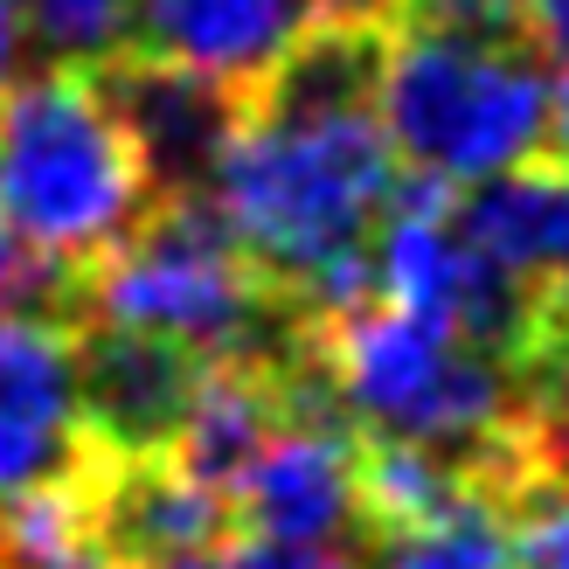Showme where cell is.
<instances>
[{
	"label": "cell",
	"instance_id": "cell-18",
	"mask_svg": "<svg viewBox=\"0 0 569 569\" xmlns=\"http://www.w3.org/2000/svg\"><path fill=\"white\" fill-rule=\"evenodd\" d=\"M542 160L569 167V70L549 83V126H542Z\"/></svg>",
	"mask_w": 569,
	"mask_h": 569
},
{
	"label": "cell",
	"instance_id": "cell-16",
	"mask_svg": "<svg viewBox=\"0 0 569 569\" xmlns=\"http://www.w3.org/2000/svg\"><path fill=\"white\" fill-rule=\"evenodd\" d=\"M528 42L535 56L569 70V0H528Z\"/></svg>",
	"mask_w": 569,
	"mask_h": 569
},
{
	"label": "cell",
	"instance_id": "cell-7",
	"mask_svg": "<svg viewBox=\"0 0 569 569\" xmlns=\"http://www.w3.org/2000/svg\"><path fill=\"white\" fill-rule=\"evenodd\" d=\"M355 445L361 431L348 417H292L230 487L237 528L284 542H361Z\"/></svg>",
	"mask_w": 569,
	"mask_h": 569
},
{
	"label": "cell",
	"instance_id": "cell-17",
	"mask_svg": "<svg viewBox=\"0 0 569 569\" xmlns=\"http://www.w3.org/2000/svg\"><path fill=\"white\" fill-rule=\"evenodd\" d=\"M403 0H312V21H355V28H396Z\"/></svg>",
	"mask_w": 569,
	"mask_h": 569
},
{
	"label": "cell",
	"instance_id": "cell-10",
	"mask_svg": "<svg viewBox=\"0 0 569 569\" xmlns=\"http://www.w3.org/2000/svg\"><path fill=\"white\" fill-rule=\"evenodd\" d=\"M451 216L466 222V237L493 264H507L556 306V327L569 320V167L556 160L500 167L487 181L451 188Z\"/></svg>",
	"mask_w": 569,
	"mask_h": 569
},
{
	"label": "cell",
	"instance_id": "cell-2",
	"mask_svg": "<svg viewBox=\"0 0 569 569\" xmlns=\"http://www.w3.org/2000/svg\"><path fill=\"white\" fill-rule=\"evenodd\" d=\"M83 320L174 333L209 361H312L299 299L237 243L209 194H160L132 230L83 271Z\"/></svg>",
	"mask_w": 569,
	"mask_h": 569
},
{
	"label": "cell",
	"instance_id": "cell-13",
	"mask_svg": "<svg viewBox=\"0 0 569 569\" xmlns=\"http://www.w3.org/2000/svg\"><path fill=\"white\" fill-rule=\"evenodd\" d=\"M507 569H569V479H542L507 507Z\"/></svg>",
	"mask_w": 569,
	"mask_h": 569
},
{
	"label": "cell",
	"instance_id": "cell-9",
	"mask_svg": "<svg viewBox=\"0 0 569 569\" xmlns=\"http://www.w3.org/2000/svg\"><path fill=\"white\" fill-rule=\"evenodd\" d=\"M306 28L312 0H132L126 56H160L250 91Z\"/></svg>",
	"mask_w": 569,
	"mask_h": 569
},
{
	"label": "cell",
	"instance_id": "cell-1",
	"mask_svg": "<svg viewBox=\"0 0 569 569\" xmlns=\"http://www.w3.org/2000/svg\"><path fill=\"white\" fill-rule=\"evenodd\" d=\"M403 188L376 104L333 111H243L222 139L202 194L312 327L376 292V222Z\"/></svg>",
	"mask_w": 569,
	"mask_h": 569
},
{
	"label": "cell",
	"instance_id": "cell-12",
	"mask_svg": "<svg viewBox=\"0 0 569 569\" xmlns=\"http://www.w3.org/2000/svg\"><path fill=\"white\" fill-rule=\"evenodd\" d=\"M28 70H98L132 42V0H14Z\"/></svg>",
	"mask_w": 569,
	"mask_h": 569
},
{
	"label": "cell",
	"instance_id": "cell-6",
	"mask_svg": "<svg viewBox=\"0 0 569 569\" xmlns=\"http://www.w3.org/2000/svg\"><path fill=\"white\" fill-rule=\"evenodd\" d=\"M91 459L77 417V320L0 312V507L70 487Z\"/></svg>",
	"mask_w": 569,
	"mask_h": 569
},
{
	"label": "cell",
	"instance_id": "cell-4",
	"mask_svg": "<svg viewBox=\"0 0 569 569\" xmlns=\"http://www.w3.org/2000/svg\"><path fill=\"white\" fill-rule=\"evenodd\" d=\"M376 119L403 174L466 188L542 160L549 77L528 42H459L396 28L376 83Z\"/></svg>",
	"mask_w": 569,
	"mask_h": 569
},
{
	"label": "cell",
	"instance_id": "cell-11",
	"mask_svg": "<svg viewBox=\"0 0 569 569\" xmlns=\"http://www.w3.org/2000/svg\"><path fill=\"white\" fill-rule=\"evenodd\" d=\"M368 569H507V507L466 500L451 515L361 542Z\"/></svg>",
	"mask_w": 569,
	"mask_h": 569
},
{
	"label": "cell",
	"instance_id": "cell-3",
	"mask_svg": "<svg viewBox=\"0 0 569 569\" xmlns=\"http://www.w3.org/2000/svg\"><path fill=\"white\" fill-rule=\"evenodd\" d=\"M160 202L147 153L91 70H21L0 91V222L42 258L91 271Z\"/></svg>",
	"mask_w": 569,
	"mask_h": 569
},
{
	"label": "cell",
	"instance_id": "cell-15",
	"mask_svg": "<svg viewBox=\"0 0 569 569\" xmlns=\"http://www.w3.org/2000/svg\"><path fill=\"white\" fill-rule=\"evenodd\" d=\"M528 389H535V423H542V445H549V459H556V472L569 479V320L556 327V340H549V355L535 361V376H528Z\"/></svg>",
	"mask_w": 569,
	"mask_h": 569
},
{
	"label": "cell",
	"instance_id": "cell-8",
	"mask_svg": "<svg viewBox=\"0 0 569 569\" xmlns=\"http://www.w3.org/2000/svg\"><path fill=\"white\" fill-rule=\"evenodd\" d=\"M111 111L126 119V132L147 153V174L160 194H202L209 167L222 153L230 126L243 119V91L216 83L202 70L160 63V56H111L91 70Z\"/></svg>",
	"mask_w": 569,
	"mask_h": 569
},
{
	"label": "cell",
	"instance_id": "cell-14",
	"mask_svg": "<svg viewBox=\"0 0 569 569\" xmlns=\"http://www.w3.org/2000/svg\"><path fill=\"white\" fill-rule=\"evenodd\" d=\"M396 28H410V36H459V42H528V0H403Z\"/></svg>",
	"mask_w": 569,
	"mask_h": 569
},
{
	"label": "cell",
	"instance_id": "cell-5",
	"mask_svg": "<svg viewBox=\"0 0 569 569\" xmlns=\"http://www.w3.org/2000/svg\"><path fill=\"white\" fill-rule=\"evenodd\" d=\"M209 355L126 320H77V417L104 459H174Z\"/></svg>",
	"mask_w": 569,
	"mask_h": 569
}]
</instances>
